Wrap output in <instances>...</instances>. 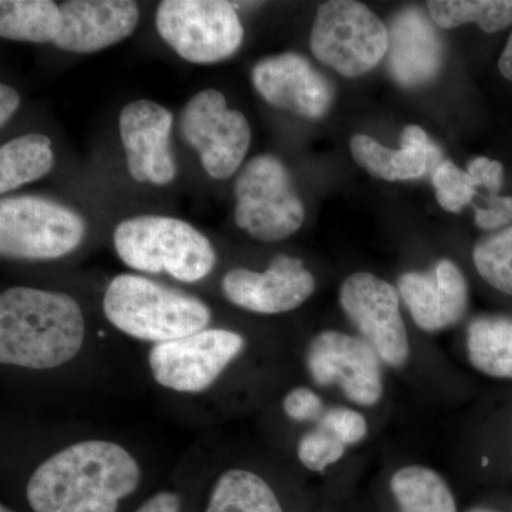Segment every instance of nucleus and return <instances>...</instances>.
Segmentation results:
<instances>
[{
    "label": "nucleus",
    "instance_id": "f03ea898",
    "mask_svg": "<svg viewBox=\"0 0 512 512\" xmlns=\"http://www.w3.org/2000/svg\"><path fill=\"white\" fill-rule=\"evenodd\" d=\"M86 322L79 302L62 292L15 286L0 295V362L56 369L79 355Z\"/></svg>",
    "mask_w": 512,
    "mask_h": 512
},
{
    "label": "nucleus",
    "instance_id": "f3484780",
    "mask_svg": "<svg viewBox=\"0 0 512 512\" xmlns=\"http://www.w3.org/2000/svg\"><path fill=\"white\" fill-rule=\"evenodd\" d=\"M62 29L55 40L59 49L94 53L133 35L140 9L130 0H70L60 5Z\"/></svg>",
    "mask_w": 512,
    "mask_h": 512
},
{
    "label": "nucleus",
    "instance_id": "aec40b11",
    "mask_svg": "<svg viewBox=\"0 0 512 512\" xmlns=\"http://www.w3.org/2000/svg\"><path fill=\"white\" fill-rule=\"evenodd\" d=\"M466 353L476 372L495 380H512V316L480 315L467 326Z\"/></svg>",
    "mask_w": 512,
    "mask_h": 512
},
{
    "label": "nucleus",
    "instance_id": "b1692460",
    "mask_svg": "<svg viewBox=\"0 0 512 512\" xmlns=\"http://www.w3.org/2000/svg\"><path fill=\"white\" fill-rule=\"evenodd\" d=\"M427 12L440 29L476 25L488 36H507L512 28V0H431Z\"/></svg>",
    "mask_w": 512,
    "mask_h": 512
},
{
    "label": "nucleus",
    "instance_id": "cd10ccee",
    "mask_svg": "<svg viewBox=\"0 0 512 512\" xmlns=\"http://www.w3.org/2000/svg\"><path fill=\"white\" fill-rule=\"evenodd\" d=\"M348 446L329 431L316 426L306 431L298 443V458L303 467L322 473L345 457Z\"/></svg>",
    "mask_w": 512,
    "mask_h": 512
},
{
    "label": "nucleus",
    "instance_id": "dca6fc26",
    "mask_svg": "<svg viewBox=\"0 0 512 512\" xmlns=\"http://www.w3.org/2000/svg\"><path fill=\"white\" fill-rule=\"evenodd\" d=\"M174 116L151 100H136L121 110L119 131L127 170L137 183L167 185L177 175L170 150Z\"/></svg>",
    "mask_w": 512,
    "mask_h": 512
},
{
    "label": "nucleus",
    "instance_id": "20e7f679",
    "mask_svg": "<svg viewBox=\"0 0 512 512\" xmlns=\"http://www.w3.org/2000/svg\"><path fill=\"white\" fill-rule=\"evenodd\" d=\"M114 248L131 269L147 274L167 272L185 284L207 278L217 264L210 239L178 218L141 215L114 229Z\"/></svg>",
    "mask_w": 512,
    "mask_h": 512
},
{
    "label": "nucleus",
    "instance_id": "c9c22d12",
    "mask_svg": "<svg viewBox=\"0 0 512 512\" xmlns=\"http://www.w3.org/2000/svg\"><path fill=\"white\" fill-rule=\"evenodd\" d=\"M467 512H497L493 510H487V508H473V510Z\"/></svg>",
    "mask_w": 512,
    "mask_h": 512
},
{
    "label": "nucleus",
    "instance_id": "bb28decb",
    "mask_svg": "<svg viewBox=\"0 0 512 512\" xmlns=\"http://www.w3.org/2000/svg\"><path fill=\"white\" fill-rule=\"evenodd\" d=\"M433 187L440 207L451 214L463 211L478 195L473 178L451 160L437 165L433 173Z\"/></svg>",
    "mask_w": 512,
    "mask_h": 512
},
{
    "label": "nucleus",
    "instance_id": "ddd939ff",
    "mask_svg": "<svg viewBox=\"0 0 512 512\" xmlns=\"http://www.w3.org/2000/svg\"><path fill=\"white\" fill-rule=\"evenodd\" d=\"M232 305L259 315H281L301 308L316 291V279L302 259L276 255L264 272L234 268L222 279Z\"/></svg>",
    "mask_w": 512,
    "mask_h": 512
},
{
    "label": "nucleus",
    "instance_id": "393cba45",
    "mask_svg": "<svg viewBox=\"0 0 512 512\" xmlns=\"http://www.w3.org/2000/svg\"><path fill=\"white\" fill-rule=\"evenodd\" d=\"M205 512H284L271 485L248 470L225 471L212 488Z\"/></svg>",
    "mask_w": 512,
    "mask_h": 512
},
{
    "label": "nucleus",
    "instance_id": "0eeeda50",
    "mask_svg": "<svg viewBox=\"0 0 512 512\" xmlns=\"http://www.w3.org/2000/svg\"><path fill=\"white\" fill-rule=\"evenodd\" d=\"M86 222L59 202L20 195L0 201V254L19 261H53L72 254Z\"/></svg>",
    "mask_w": 512,
    "mask_h": 512
},
{
    "label": "nucleus",
    "instance_id": "7c9ffc66",
    "mask_svg": "<svg viewBox=\"0 0 512 512\" xmlns=\"http://www.w3.org/2000/svg\"><path fill=\"white\" fill-rule=\"evenodd\" d=\"M466 171L473 178L478 190L485 192L484 200L505 195L503 190L507 175H505L503 161L487 156H478L468 163Z\"/></svg>",
    "mask_w": 512,
    "mask_h": 512
},
{
    "label": "nucleus",
    "instance_id": "473e14b6",
    "mask_svg": "<svg viewBox=\"0 0 512 512\" xmlns=\"http://www.w3.org/2000/svg\"><path fill=\"white\" fill-rule=\"evenodd\" d=\"M136 512H181V498L170 491H161L148 498Z\"/></svg>",
    "mask_w": 512,
    "mask_h": 512
},
{
    "label": "nucleus",
    "instance_id": "a211bd4d",
    "mask_svg": "<svg viewBox=\"0 0 512 512\" xmlns=\"http://www.w3.org/2000/svg\"><path fill=\"white\" fill-rule=\"evenodd\" d=\"M389 28L387 66L400 86H426L436 80L443 67V43L437 26L423 10H400Z\"/></svg>",
    "mask_w": 512,
    "mask_h": 512
},
{
    "label": "nucleus",
    "instance_id": "4be33fe9",
    "mask_svg": "<svg viewBox=\"0 0 512 512\" xmlns=\"http://www.w3.org/2000/svg\"><path fill=\"white\" fill-rule=\"evenodd\" d=\"M55 165L52 140L39 133L13 138L0 148V192L35 183Z\"/></svg>",
    "mask_w": 512,
    "mask_h": 512
},
{
    "label": "nucleus",
    "instance_id": "2f4dec72",
    "mask_svg": "<svg viewBox=\"0 0 512 512\" xmlns=\"http://www.w3.org/2000/svg\"><path fill=\"white\" fill-rule=\"evenodd\" d=\"M512 224V194L485 198L474 210V225L485 234L501 231Z\"/></svg>",
    "mask_w": 512,
    "mask_h": 512
},
{
    "label": "nucleus",
    "instance_id": "f257e3e1",
    "mask_svg": "<svg viewBox=\"0 0 512 512\" xmlns=\"http://www.w3.org/2000/svg\"><path fill=\"white\" fill-rule=\"evenodd\" d=\"M140 480V466L126 448L86 440L43 461L29 478L26 495L35 512H117Z\"/></svg>",
    "mask_w": 512,
    "mask_h": 512
},
{
    "label": "nucleus",
    "instance_id": "f704fd0d",
    "mask_svg": "<svg viewBox=\"0 0 512 512\" xmlns=\"http://www.w3.org/2000/svg\"><path fill=\"white\" fill-rule=\"evenodd\" d=\"M495 69H497L498 76L512 86V28L505 36L504 43L495 59Z\"/></svg>",
    "mask_w": 512,
    "mask_h": 512
},
{
    "label": "nucleus",
    "instance_id": "6ab92c4d",
    "mask_svg": "<svg viewBox=\"0 0 512 512\" xmlns=\"http://www.w3.org/2000/svg\"><path fill=\"white\" fill-rule=\"evenodd\" d=\"M353 160L367 174L387 183L419 180L429 171L433 143L417 124L404 128L399 148H390L369 134H355L349 141Z\"/></svg>",
    "mask_w": 512,
    "mask_h": 512
},
{
    "label": "nucleus",
    "instance_id": "a878e982",
    "mask_svg": "<svg viewBox=\"0 0 512 512\" xmlns=\"http://www.w3.org/2000/svg\"><path fill=\"white\" fill-rule=\"evenodd\" d=\"M471 259L485 286L512 303V224L478 239Z\"/></svg>",
    "mask_w": 512,
    "mask_h": 512
},
{
    "label": "nucleus",
    "instance_id": "5701e85b",
    "mask_svg": "<svg viewBox=\"0 0 512 512\" xmlns=\"http://www.w3.org/2000/svg\"><path fill=\"white\" fill-rule=\"evenodd\" d=\"M62 10L52 0H2L0 36L12 42L55 43Z\"/></svg>",
    "mask_w": 512,
    "mask_h": 512
},
{
    "label": "nucleus",
    "instance_id": "4468645a",
    "mask_svg": "<svg viewBox=\"0 0 512 512\" xmlns=\"http://www.w3.org/2000/svg\"><path fill=\"white\" fill-rule=\"evenodd\" d=\"M251 79L266 103L302 119L320 120L332 109V84L301 53L285 52L259 60L252 67Z\"/></svg>",
    "mask_w": 512,
    "mask_h": 512
},
{
    "label": "nucleus",
    "instance_id": "423d86ee",
    "mask_svg": "<svg viewBox=\"0 0 512 512\" xmlns=\"http://www.w3.org/2000/svg\"><path fill=\"white\" fill-rule=\"evenodd\" d=\"M234 195L235 224L256 241H284L305 222V205L293 187L291 174L272 154H261L242 165Z\"/></svg>",
    "mask_w": 512,
    "mask_h": 512
},
{
    "label": "nucleus",
    "instance_id": "f8f14e48",
    "mask_svg": "<svg viewBox=\"0 0 512 512\" xmlns=\"http://www.w3.org/2000/svg\"><path fill=\"white\" fill-rule=\"evenodd\" d=\"M245 345L244 336L237 332L207 328L154 345L148 365L154 380L165 389L201 393L217 382Z\"/></svg>",
    "mask_w": 512,
    "mask_h": 512
},
{
    "label": "nucleus",
    "instance_id": "9d476101",
    "mask_svg": "<svg viewBox=\"0 0 512 512\" xmlns=\"http://www.w3.org/2000/svg\"><path fill=\"white\" fill-rule=\"evenodd\" d=\"M181 136L200 154L205 173L228 180L239 173L251 146L252 131L241 111L228 109L224 94L205 89L185 104Z\"/></svg>",
    "mask_w": 512,
    "mask_h": 512
},
{
    "label": "nucleus",
    "instance_id": "39448f33",
    "mask_svg": "<svg viewBox=\"0 0 512 512\" xmlns=\"http://www.w3.org/2000/svg\"><path fill=\"white\" fill-rule=\"evenodd\" d=\"M389 43V28L365 3L329 0L316 10L309 39L312 55L346 79L375 70Z\"/></svg>",
    "mask_w": 512,
    "mask_h": 512
},
{
    "label": "nucleus",
    "instance_id": "c85d7f7f",
    "mask_svg": "<svg viewBox=\"0 0 512 512\" xmlns=\"http://www.w3.org/2000/svg\"><path fill=\"white\" fill-rule=\"evenodd\" d=\"M316 426L322 427L348 447L362 443L369 434V423L353 407H328Z\"/></svg>",
    "mask_w": 512,
    "mask_h": 512
},
{
    "label": "nucleus",
    "instance_id": "2eb2a0df",
    "mask_svg": "<svg viewBox=\"0 0 512 512\" xmlns=\"http://www.w3.org/2000/svg\"><path fill=\"white\" fill-rule=\"evenodd\" d=\"M397 291L414 325L426 333L456 328L470 308L466 276L448 258H441L431 272H404Z\"/></svg>",
    "mask_w": 512,
    "mask_h": 512
},
{
    "label": "nucleus",
    "instance_id": "9b49d317",
    "mask_svg": "<svg viewBox=\"0 0 512 512\" xmlns=\"http://www.w3.org/2000/svg\"><path fill=\"white\" fill-rule=\"evenodd\" d=\"M305 365L313 383L339 387L357 407L369 409L382 402L383 362L359 335L335 329L316 333L306 349Z\"/></svg>",
    "mask_w": 512,
    "mask_h": 512
},
{
    "label": "nucleus",
    "instance_id": "7ed1b4c3",
    "mask_svg": "<svg viewBox=\"0 0 512 512\" xmlns=\"http://www.w3.org/2000/svg\"><path fill=\"white\" fill-rule=\"evenodd\" d=\"M103 309L114 328L154 345L201 332L212 320L210 306L201 299L131 274L110 282Z\"/></svg>",
    "mask_w": 512,
    "mask_h": 512
},
{
    "label": "nucleus",
    "instance_id": "1a4fd4ad",
    "mask_svg": "<svg viewBox=\"0 0 512 512\" xmlns=\"http://www.w3.org/2000/svg\"><path fill=\"white\" fill-rule=\"evenodd\" d=\"M339 305L384 366L403 369L409 363L412 348L402 298L390 282L372 272H355L340 285Z\"/></svg>",
    "mask_w": 512,
    "mask_h": 512
},
{
    "label": "nucleus",
    "instance_id": "72a5a7b5",
    "mask_svg": "<svg viewBox=\"0 0 512 512\" xmlns=\"http://www.w3.org/2000/svg\"><path fill=\"white\" fill-rule=\"evenodd\" d=\"M20 106V96L8 84L0 86V127H5Z\"/></svg>",
    "mask_w": 512,
    "mask_h": 512
},
{
    "label": "nucleus",
    "instance_id": "c756f323",
    "mask_svg": "<svg viewBox=\"0 0 512 512\" xmlns=\"http://www.w3.org/2000/svg\"><path fill=\"white\" fill-rule=\"evenodd\" d=\"M282 409L288 419L296 423H318L326 407L318 393L301 386L286 393Z\"/></svg>",
    "mask_w": 512,
    "mask_h": 512
},
{
    "label": "nucleus",
    "instance_id": "412c9836",
    "mask_svg": "<svg viewBox=\"0 0 512 512\" xmlns=\"http://www.w3.org/2000/svg\"><path fill=\"white\" fill-rule=\"evenodd\" d=\"M389 487L399 512H458L450 485L433 468L419 464L397 468Z\"/></svg>",
    "mask_w": 512,
    "mask_h": 512
},
{
    "label": "nucleus",
    "instance_id": "e433bc0d",
    "mask_svg": "<svg viewBox=\"0 0 512 512\" xmlns=\"http://www.w3.org/2000/svg\"><path fill=\"white\" fill-rule=\"evenodd\" d=\"M0 512H13V511L10 510V508L5 507V505H2V507H0Z\"/></svg>",
    "mask_w": 512,
    "mask_h": 512
},
{
    "label": "nucleus",
    "instance_id": "6e6552de",
    "mask_svg": "<svg viewBox=\"0 0 512 512\" xmlns=\"http://www.w3.org/2000/svg\"><path fill=\"white\" fill-rule=\"evenodd\" d=\"M156 26L161 39L194 64L224 62L238 52L245 35L237 9L224 0H164Z\"/></svg>",
    "mask_w": 512,
    "mask_h": 512
}]
</instances>
